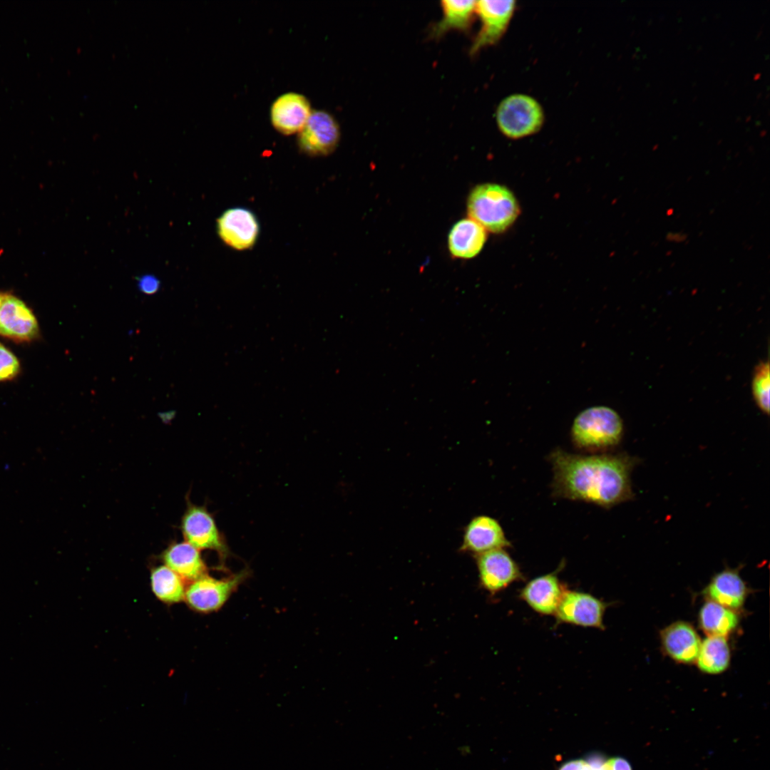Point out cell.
I'll list each match as a JSON object with an SVG mask.
<instances>
[{
    "instance_id": "6da1fadb",
    "label": "cell",
    "mask_w": 770,
    "mask_h": 770,
    "mask_svg": "<svg viewBox=\"0 0 770 770\" xmlns=\"http://www.w3.org/2000/svg\"><path fill=\"white\" fill-rule=\"evenodd\" d=\"M554 498L610 508L632 500L630 476L638 459L625 453H573L557 448L548 457Z\"/></svg>"
},
{
    "instance_id": "7a4b0ae2",
    "label": "cell",
    "mask_w": 770,
    "mask_h": 770,
    "mask_svg": "<svg viewBox=\"0 0 770 770\" xmlns=\"http://www.w3.org/2000/svg\"><path fill=\"white\" fill-rule=\"evenodd\" d=\"M623 434L620 415L605 406L589 407L575 418L570 438L574 447L588 453H602L619 444Z\"/></svg>"
},
{
    "instance_id": "3957f363",
    "label": "cell",
    "mask_w": 770,
    "mask_h": 770,
    "mask_svg": "<svg viewBox=\"0 0 770 770\" xmlns=\"http://www.w3.org/2000/svg\"><path fill=\"white\" fill-rule=\"evenodd\" d=\"M470 218L486 231L500 233L509 228L520 213L519 205L513 193L496 183H483L470 192L467 202Z\"/></svg>"
},
{
    "instance_id": "277c9868",
    "label": "cell",
    "mask_w": 770,
    "mask_h": 770,
    "mask_svg": "<svg viewBox=\"0 0 770 770\" xmlns=\"http://www.w3.org/2000/svg\"><path fill=\"white\" fill-rule=\"evenodd\" d=\"M496 121L500 132L506 138L520 139L540 131L545 122L543 106L533 96L513 93L499 103Z\"/></svg>"
},
{
    "instance_id": "5b68a950",
    "label": "cell",
    "mask_w": 770,
    "mask_h": 770,
    "mask_svg": "<svg viewBox=\"0 0 770 770\" xmlns=\"http://www.w3.org/2000/svg\"><path fill=\"white\" fill-rule=\"evenodd\" d=\"M608 606L609 603L591 594L567 588L554 615L558 623L604 630L603 619Z\"/></svg>"
},
{
    "instance_id": "8992f818",
    "label": "cell",
    "mask_w": 770,
    "mask_h": 770,
    "mask_svg": "<svg viewBox=\"0 0 770 770\" xmlns=\"http://www.w3.org/2000/svg\"><path fill=\"white\" fill-rule=\"evenodd\" d=\"M506 550L496 549L474 556L480 585L491 595L523 580L518 564Z\"/></svg>"
},
{
    "instance_id": "52a82bcc",
    "label": "cell",
    "mask_w": 770,
    "mask_h": 770,
    "mask_svg": "<svg viewBox=\"0 0 770 770\" xmlns=\"http://www.w3.org/2000/svg\"><path fill=\"white\" fill-rule=\"evenodd\" d=\"M513 0L476 1V13L481 28L471 45L470 53H477L485 47L498 42L505 33L515 10Z\"/></svg>"
},
{
    "instance_id": "ba28073f",
    "label": "cell",
    "mask_w": 770,
    "mask_h": 770,
    "mask_svg": "<svg viewBox=\"0 0 770 770\" xmlns=\"http://www.w3.org/2000/svg\"><path fill=\"white\" fill-rule=\"evenodd\" d=\"M340 139V129L335 118L322 110L312 111L307 123L298 133L299 149L312 156L332 153Z\"/></svg>"
},
{
    "instance_id": "9c48e42d",
    "label": "cell",
    "mask_w": 770,
    "mask_h": 770,
    "mask_svg": "<svg viewBox=\"0 0 770 770\" xmlns=\"http://www.w3.org/2000/svg\"><path fill=\"white\" fill-rule=\"evenodd\" d=\"M245 576V571L225 579L204 575L192 581L185 590L184 599L191 608L198 612L217 610L225 603Z\"/></svg>"
},
{
    "instance_id": "30bf717a",
    "label": "cell",
    "mask_w": 770,
    "mask_h": 770,
    "mask_svg": "<svg viewBox=\"0 0 770 770\" xmlns=\"http://www.w3.org/2000/svg\"><path fill=\"white\" fill-rule=\"evenodd\" d=\"M186 542L200 550H212L225 555L227 546L211 513L204 506L190 505L182 520Z\"/></svg>"
},
{
    "instance_id": "8fae6325",
    "label": "cell",
    "mask_w": 770,
    "mask_h": 770,
    "mask_svg": "<svg viewBox=\"0 0 770 770\" xmlns=\"http://www.w3.org/2000/svg\"><path fill=\"white\" fill-rule=\"evenodd\" d=\"M217 231L227 246L236 250H246L255 245L260 225L251 210L236 207L225 210L217 220Z\"/></svg>"
},
{
    "instance_id": "7c38bea8",
    "label": "cell",
    "mask_w": 770,
    "mask_h": 770,
    "mask_svg": "<svg viewBox=\"0 0 770 770\" xmlns=\"http://www.w3.org/2000/svg\"><path fill=\"white\" fill-rule=\"evenodd\" d=\"M511 547L512 544L498 520L489 515H480L473 517L465 527L460 550L475 556Z\"/></svg>"
},
{
    "instance_id": "4fadbf2b",
    "label": "cell",
    "mask_w": 770,
    "mask_h": 770,
    "mask_svg": "<svg viewBox=\"0 0 770 770\" xmlns=\"http://www.w3.org/2000/svg\"><path fill=\"white\" fill-rule=\"evenodd\" d=\"M564 566L563 560L555 571L530 580L520 590L519 598L540 615H555L567 589L558 577Z\"/></svg>"
},
{
    "instance_id": "5bb4252c",
    "label": "cell",
    "mask_w": 770,
    "mask_h": 770,
    "mask_svg": "<svg viewBox=\"0 0 770 770\" xmlns=\"http://www.w3.org/2000/svg\"><path fill=\"white\" fill-rule=\"evenodd\" d=\"M36 317L19 298L5 294L0 305V335L16 342H29L38 334Z\"/></svg>"
},
{
    "instance_id": "9a60e30c",
    "label": "cell",
    "mask_w": 770,
    "mask_h": 770,
    "mask_svg": "<svg viewBox=\"0 0 770 770\" xmlns=\"http://www.w3.org/2000/svg\"><path fill=\"white\" fill-rule=\"evenodd\" d=\"M311 106L303 95L288 92L279 96L270 109V119L274 128L284 135L299 133L307 123Z\"/></svg>"
},
{
    "instance_id": "2e32d148",
    "label": "cell",
    "mask_w": 770,
    "mask_h": 770,
    "mask_svg": "<svg viewBox=\"0 0 770 770\" xmlns=\"http://www.w3.org/2000/svg\"><path fill=\"white\" fill-rule=\"evenodd\" d=\"M661 645L666 654L678 663L690 664L696 662L701 638L689 622H674L660 632Z\"/></svg>"
},
{
    "instance_id": "e0dca14e",
    "label": "cell",
    "mask_w": 770,
    "mask_h": 770,
    "mask_svg": "<svg viewBox=\"0 0 770 770\" xmlns=\"http://www.w3.org/2000/svg\"><path fill=\"white\" fill-rule=\"evenodd\" d=\"M747 593L746 585L739 571L731 568L716 574L704 590L709 600L734 611L743 607Z\"/></svg>"
},
{
    "instance_id": "ac0fdd59",
    "label": "cell",
    "mask_w": 770,
    "mask_h": 770,
    "mask_svg": "<svg viewBox=\"0 0 770 770\" xmlns=\"http://www.w3.org/2000/svg\"><path fill=\"white\" fill-rule=\"evenodd\" d=\"M487 239L486 229L471 218H464L453 225L448 237V247L452 256L472 258L482 250Z\"/></svg>"
},
{
    "instance_id": "d6986e66",
    "label": "cell",
    "mask_w": 770,
    "mask_h": 770,
    "mask_svg": "<svg viewBox=\"0 0 770 770\" xmlns=\"http://www.w3.org/2000/svg\"><path fill=\"white\" fill-rule=\"evenodd\" d=\"M163 559L165 565L183 580L194 581L205 575L206 565L200 550L186 541L170 545Z\"/></svg>"
},
{
    "instance_id": "ffe728a7",
    "label": "cell",
    "mask_w": 770,
    "mask_h": 770,
    "mask_svg": "<svg viewBox=\"0 0 770 770\" xmlns=\"http://www.w3.org/2000/svg\"><path fill=\"white\" fill-rule=\"evenodd\" d=\"M441 6L443 16L431 29L432 38H438L452 29H467L476 13V1L443 0Z\"/></svg>"
},
{
    "instance_id": "44dd1931",
    "label": "cell",
    "mask_w": 770,
    "mask_h": 770,
    "mask_svg": "<svg viewBox=\"0 0 770 770\" xmlns=\"http://www.w3.org/2000/svg\"><path fill=\"white\" fill-rule=\"evenodd\" d=\"M739 622L734 610L708 600L699 613V624L707 637H727L737 627Z\"/></svg>"
},
{
    "instance_id": "7402d4cb",
    "label": "cell",
    "mask_w": 770,
    "mask_h": 770,
    "mask_svg": "<svg viewBox=\"0 0 770 770\" xmlns=\"http://www.w3.org/2000/svg\"><path fill=\"white\" fill-rule=\"evenodd\" d=\"M731 651L727 637H707L700 646L696 659L699 669L706 674L724 672L729 666Z\"/></svg>"
},
{
    "instance_id": "603a6c76",
    "label": "cell",
    "mask_w": 770,
    "mask_h": 770,
    "mask_svg": "<svg viewBox=\"0 0 770 770\" xmlns=\"http://www.w3.org/2000/svg\"><path fill=\"white\" fill-rule=\"evenodd\" d=\"M150 584L155 595L165 603L179 602L185 598L186 589L183 580L166 565L152 570Z\"/></svg>"
},
{
    "instance_id": "cb8c5ba5",
    "label": "cell",
    "mask_w": 770,
    "mask_h": 770,
    "mask_svg": "<svg viewBox=\"0 0 770 770\" xmlns=\"http://www.w3.org/2000/svg\"><path fill=\"white\" fill-rule=\"evenodd\" d=\"M752 394L759 409L769 414L770 371L769 361H761L755 368L752 383Z\"/></svg>"
},
{
    "instance_id": "d4e9b609",
    "label": "cell",
    "mask_w": 770,
    "mask_h": 770,
    "mask_svg": "<svg viewBox=\"0 0 770 770\" xmlns=\"http://www.w3.org/2000/svg\"><path fill=\"white\" fill-rule=\"evenodd\" d=\"M19 369L16 356L0 343V381L12 379L18 374Z\"/></svg>"
},
{
    "instance_id": "484cf974",
    "label": "cell",
    "mask_w": 770,
    "mask_h": 770,
    "mask_svg": "<svg viewBox=\"0 0 770 770\" xmlns=\"http://www.w3.org/2000/svg\"><path fill=\"white\" fill-rule=\"evenodd\" d=\"M592 767L594 770H631L627 761L622 758H613L606 761L601 760Z\"/></svg>"
},
{
    "instance_id": "4316f807",
    "label": "cell",
    "mask_w": 770,
    "mask_h": 770,
    "mask_svg": "<svg viewBox=\"0 0 770 770\" xmlns=\"http://www.w3.org/2000/svg\"><path fill=\"white\" fill-rule=\"evenodd\" d=\"M139 288L143 292L152 294L158 289L159 282L153 277L146 276L140 280Z\"/></svg>"
},
{
    "instance_id": "83f0119b",
    "label": "cell",
    "mask_w": 770,
    "mask_h": 770,
    "mask_svg": "<svg viewBox=\"0 0 770 770\" xmlns=\"http://www.w3.org/2000/svg\"><path fill=\"white\" fill-rule=\"evenodd\" d=\"M559 770H593L587 760L575 759L563 764Z\"/></svg>"
},
{
    "instance_id": "f1b7e54d",
    "label": "cell",
    "mask_w": 770,
    "mask_h": 770,
    "mask_svg": "<svg viewBox=\"0 0 770 770\" xmlns=\"http://www.w3.org/2000/svg\"><path fill=\"white\" fill-rule=\"evenodd\" d=\"M1 301H2V296L0 294V305L1 304Z\"/></svg>"
}]
</instances>
